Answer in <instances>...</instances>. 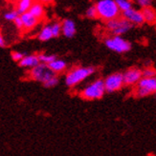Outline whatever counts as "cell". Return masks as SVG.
Returning a JSON list of instances; mask_svg holds the SVG:
<instances>
[{"label": "cell", "instance_id": "3", "mask_svg": "<svg viewBox=\"0 0 156 156\" xmlns=\"http://www.w3.org/2000/svg\"><path fill=\"white\" fill-rule=\"evenodd\" d=\"M105 85L103 80H96L94 83L90 84L88 87L85 88L81 95L87 100H95V99H100L102 98L105 94Z\"/></svg>", "mask_w": 156, "mask_h": 156}, {"label": "cell", "instance_id": "4", "mask_svg": "<svg viewBox=\"0 0 156 156\" xmlns=\"http://www.w3.org/2000/svg\"><path fill=\"white\" fill-rule=\"evenodd\" d=\"M30 75L32 77V79L42 82L44 84L45 82L50 80L51 78L57 76V73H55L52 69H50V68L46 64H38L32 69Z\"/></svg>", "mask_w": 156, "mask_h": 156}, {"label": "cell", "instance_id": "25", "mask_svg": "<svg viewBox=\"0 0 156 156\" xmlns=\"http://www.w3.org/2000/svg\"><path fill=\"white\" fill-rule=\"evenodd\" d=\"M19 16V14L17 13V11H12V12H6L5 15H4V17L5 19L7 20H11V21H13L17 17Z\"/></svg>", "mask_w": 156, "mask_h": 156}, {"label": "cell", "instance_id": "11", "mask_svg": "<svg viewBox=\"0 0 156 156\" xmlns=\"http://www.w3.org/2000/svg\"><path fill=\"white\" fill-rule=\"evenodd\" d=\"M61 30L62 34H63L64 36L71 38L75 35L76 34V25L73 20L71 19H65L62 22L61 25Z\"/></svg>", "mask_w": 156, "mask_h": 156}, {"label": "cell", "instance_id": "14", "mask_svg": "<svg viewBox=\"0 0 156 156\" xmlns=\"http://www.w3.org/2000/svg\"><path fill=\"white\" fill-rule=\"evenodd\" d=\"M40 64V60L37 58V55H28L24 56L22 60L19 61V65L21 67H28V68H34Z\"/></svg>", "mask_w": 156, "mask_h": 156}, {"label": "cell", "instance_id": "17", "mask_svg": "<svg viewBox=\"0 0 156 156\" xmlns=\"http://www.w3.org/2000/svg\"><path fill=\"white\" fill-rule=\"evenodd\" d=\"M31 6H32V1H30V0H21V1L18 2L17 4V9L15 10L17 12L18 14H23L27 12H29Z\"/></svg>", "mask_w": 156, "mask_h": 156}, {"label": "cell", "instance_id": "8", "mask_svg": "<svg viewBox=\"0 0 156 156\" xmlns=\"http://www.w3.org/2000/svg\"><path fill=\"white\" fill-rule=\"evenodd\" d=\"M104 85H105V91H107L109 93L120 90L124 85L123 73H116L110 74L109 76H107L106 79L104 81Z\"/></svg>", "mask_w": 156, "mask_h": 156}, {"label": "cell", "instance_id": "22", "mask_svg": "<svg viewBox=\"0 0 156 156\" xmlns=\"http://www.w3.org/2000/svg\"><path fill=\"white\" fill-rule=\"evenodd\" d=\"M85 15L90 18V19H95L98 17V15H97V11H96V8H95V5H93V6H90L86 12H85Z\"/></svg>", "mask_w": 156, "mask_h": 156}, {"label": "cell", "instance_id": "18", "mask_svg": "<svg viewBox=\"0 0 156 156\" xmlns=\"http://www.w3.org/2000/svg\"><path fill=\"white\" fill-rule=\"evenodd\" d=\"M37 58H38V60H40V63L48 65V64L52 63L53 61H55L57 59V55H55V54L41 53V54H40V55H37Z\"/></svg>", "mask_w": 156, "mask_h": 156}, {"label": "cell", "instance_id": "24", "mask_svg": "<svg viewBox=\"0 0 156 156\" xmlns=\"http://www.w3.org/2000/svg\"><path fill=\"white\" fill-rule=\"evenodd\" d=\"M58 83H59V78H58V76H55V77L51 78L50 80H48L47 82H45L43 85L46 88H52V87H55V86H57Z\"/></svg>", "mask_w": 156, "mask_h": 156}, {"label": "cell", "instance_id": "6", "mask_svg": "<svg viewBox=\"0 0 156 156\" xmlns=\"http://www.w3.org/2000/svg\"><path fill=\"white\" fill-rule=\"evenodd\" d=\"M156 90V79L153 78H142L137 83L135 94L138 97H145L154 93Z\"/></svg>", "mask_w": 156, "mask_h": 156}, {"label": "cell", "instance_id": "7", "mask_svg": "<svg viewBox=\"0 0 156 156\" xmlns=\"http://www.w3.org/2000/svg\"><path fill=\"white\" fill-rule=\"evenodd\" d=\"M105 46L109 50L116 52H126L131 49V44L121 36H113L105 40Z\"/></svg>", "mask_w": 156, "mask_h": 156}, {"label": "cell", "instance_id": "5", "mask_svg": "<svg viewBox=\"0 0 156 156\" xmlns=\"http://www.w3.org/2000/svg\"><path fill=\"white\" fill-rule=\"evenodd\" d=\"M106 27L111 30L114 36H120L121 34L128 32L132 28V24H130L127 20L123 17H117L115 19L107 21Z\"/></svg>", "mask_w": 156, "mask_h": 156}, {"label": "cell", "instance_id": "12", "mask_svg": "<svg viewBox=\"0 0 156 156\" xmlns=\"http://www.w3.org/2000/svg\"><path fill=\"white\" fill-rule=\"evenodd\" d=\"M20 18H21V21H22V24H23V28H25L27 30L33 29L37 24V20L29 12L21 14Z\"/></svg>", "mask_w": 156, "mask_h": 156}, {"label": "cell", "instance_id": "29", "mask_svg": "<svg viewBox=\"0 0 156 156\" xmlns=\"http://www.w3.org/2000/svg\"><path fill=\"white\" fill-rule=\"evenodd\" d=\"M0 47H5V40H4V38L2 36V34H0Z\"/></svg>", "mask_w": 156, "mask_h": 156}, {"label": "cell", "instance_id": "16", "mask_svg": "<svg viewBox=\"0 0 156 156\" xmlns=\"http://www.w3.org/2000/svg\"><path fill=\"white\" fill-rule=\"evenodd\" d=\"M47 66L50 68V69H52V71L55 73H57L64 71L65 68H66V63L63 60H58V59H56L55 61H53L52 63L48 64Z\"/></svg>", "mask_w": 156, "mask_h": 156}, {"label": "cell", "instance_id": "27", "mask_svg": "<svg viewBox=\"0 0 156 156\" xmlns=\"http://www.w3.org/2000/svg\"><path fill=\"white\" fill-rule=\"evenodd\" d=\"M138 4L144 9V8H146V7H150L151 1H150V0H139Z\"/></svg>", "mask_w": 156, "mask_h": 156}, {"label": "cell", "instance_id": "2", "mask_svg": "<svg viewBox=\"0 0 156 156\" xmlns=\"http://www.w3.org/2000/svg\"><path fill=\"white\" fill-rule=\"evenodd\" d=\"M95 72V68L93 67H87V68H77L75 69H72L66 78L65 83L68 87H74L75 85L79 84L85 78L90 76L93 73Z\"/></svg>", "mask_w": 156, "mask_h": 156}, {"label": "cell", "instance_id": "23", "mask_svg": "<svg viewBox=\"0 0 156 156\" xmlns=\"http://www.w3.org/2000/svg\"><path fill=\"white\" fill-rule=\"evenodd\" d=\"M155 77V69L152 68H146L142 71V78H153Z\"/></svg>", "mask_w": 156, "mask_h": 156}, {"label": "cell", "instance_id": "10", "mask_svg": "<svg viewBox=\"0 0 156 156\" xmlns=\"http://www.w3.org/2000/svg\"><path fill=\"white\" fill-rule=\"evenodd\" d=\"M123 18L127 20L130 24H135V25H142L145 22L141 11L133 9V8H131L128 11L123 12Z\"/></svg>", "mask_w": 156, "mask_h": 156}, {"label": "cell", "instance_id": "13", "mask_svg": "<svg viewBox=\"0 0 156 156\" xmlns=\"http://www.w3.org/2000/svg\"><path fill=\"white\" fill-rule=\"evenodd\" d=\"M143 18L145 22L150 23V24H153L156 21V12L155 10L150 6V7H146L141 11Z\"/></svg>", "mask_w": 156, "mask_h": 156}, {"label": "cell", "instance_id": "15", "mask_svg": "<svg viewBox=\"0 0 156 156\" xmlns=\"http://www.w3.org/2000/svg\"><path fill=\"white\" fill-rule=\"evenodd\" d=\"M29 12L32 14L36 20H38L43 16V7L40 3L32 4V6H31L29 10Z\"/></svg>", "mask_w": 156, "mask_h": 156}, {"label": "cell", "instance_id": "21", "mask_svg": "<svg viewBox=\"0 0 156 156\" xmlns=\"http://www.w3.org/2000/svg\"><path fill=\"white\" fill-rule=\"evenodd\" d=\"M50 27L53 37H58L61 33V24H59V23H54Z\"/></svg>", "mask_w": 156, "mask_h": 156}, {"label": "cell", "instance_id": "19", "mask_svg": "<svg viewBox=\"0 0 156 156\" xmlns=\"http://www.w3.org/2000/svg\"><path fill=\"white\" fill-rule=\"evenodd\" d=\"M53 37L52 35V32H51V27L50 26H46L42 29V30L40 32V35H38V39L40 41H48Z\"/></svg>", "mask_w": 156, "mask_h": 156}, {"label": "cell", "instance_id": "28", "mask_svg": "<svg viewBox=\"0 0 156 156\" xmlns=\"http://www.w3.org/2000/svg\"><path fill=\"white\" fill-rule=\"evenodd\" d=\"M13 22H14L15 26H17V28H18V29H22V28H23V24H22V21H21L20 16H18V17L15 18V19L13 20Z\"/></svg>", "mask_w": 156, "mask_h": 156}, {"label": "cell", "instance_id": "20", "mask_svg": "<svg viewBox=\"0 0 156 156\" xmlns=\"http://www.w3.org/2000/svg\"><path fill=\"white\" fill-rule=\"evenodd\" d=\"M115 2H116L117 7H118L119 12H127L132 8V3L130 1H127V0H117Z\"/></svg>", "mask_w": 156, "mask_h": 156}, {"label": "cell", "instance_id": "9", "mask_svg": "<svg viewBox=\"0 0 156 156\" xmlns=\"http://www.w3.org/2000/svg\"><path fill=\"white\" fill-rule=\"evenodd\" d=\"M142 79V71L136 68L129 69L123 74V81L126 85H134L137 84Z\"/></svg>", "mask_w": 156, "mask_h": 156}, {"label": "cell", "instance_id": "26", "mask_svg": "<svg viewBox=\"0 0 156 156\" xmlns=\"http://www.w3.org/2000/svg\"><path fill=\"white\" fill-rule=\"evenodd\" d=\"M12 57L14 61H20V60H22L23 57H24V54L21 52H18V51H13L12 53Z\"/></svg>", "mask_w": 156, "mask_h": 156}, {"label": "cell", "instance_id": "1", "mask_svg": "<svg viewBox=\"0 0 156 156\" xmlns=\"http://www.w3.org/2000/svg\"><path fill=\"white\" fill-rule=\"evenodd\" d=\"M97 15L104 20L109 21L119 16V10L113 0H101L96 5Z\"/></svg>", "mask_w": 156, "mask_h": 156}]
</instances>
